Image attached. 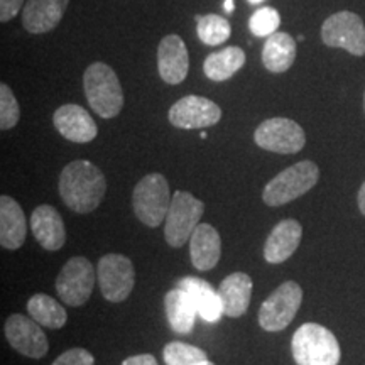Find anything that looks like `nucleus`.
<instances>
[{
	"label": "nucleus",
	"instance_id": "obj_37",
	"mask_svg": "<svg viewBox=\"0 0 365 365\" xmlns=\"http://www.w3.org/2000/svg\"><path fill=\"white\" fill-rule=\"evenodd\" d=\"M195 365H215V364L210 362V360H203V362H198V364H195Z\"/></svg>",
	"mask_w": 365,
	"mask_h": 365
},
{
	"label": "nucleus",
	"instance_id": "obj_26",
	"mask_svg": "<svg viewBox=\"0 0 365 365\" xmlns=\"http://www.w3.org/2000/svg\"><path fill=\"white\" fill-rule=\"evenodd\" d=\"M27 313L31 314V318H34L41 327L53 328H63L66 325V309L61 307V303H58L56 299H53L48 294H34L31 296L27 301Z\"/></svg>",
	"mask_w": 365,
	"mask_h": 365
},
{
	"label": "nucleus",
	"instance_id": "obj_9",
	"mask_svg": "<svg viewBox=\"0 0 365 365\" xmlns=\"http://www.w3.org/2000/svg\"><path fill=\"white\" fill-rule=\"evenodd\" d=\"M97 279L103 298L122 303L134 289L135 271L129 257L122 254H107L98 261Z\"/></svg>",
	"mask_w": 365,
	"mask_h": 365
},
{
	"label": "nucleus",
	"instance_id": "obj_11",
	"mask_svg": "<svg viewBox=\"0 0 365 365\" xmlns=\"http://www.w3.org/2000/svg\"><path fill=\"white\" fill-rule=\"evenodd\" d=\"M97 272L86 257H73L63 266L56 279V293L68 307L85 304L93 291Z\"/></svg>",
	"mask_w": 365,
	"mask_h": 365
},
{
	"label": "nucleus",
	"instance_id": "obj_19",
	"mask_svg": "<svg viewBox=\"0 0 365 365\" xmlns=\"http://www.w3.org/2000/svg\"><path fill=\"white\" fill-rule=\"evenodd\" d=\"M190 255L198 271H210L220 261V234L210 223H200L190 239Z\"/></svg>",
	"mask_w": 365,
	"mask_h": 365
},
{
	"label": "nucleus",
	"instance_id": "obj_33",
	"mask_svg": "<svg viewBox=\"0 0 365 365\" xmlns=\"http://www.w3.org/2000/svg\"><path fill=\"white\" fill-rule=\"evenodd\" d=\"M122 365H158V362L150 354H140V355H134V357L125 359L124 362H122Z\"/></svg>",
	"mask_w": 365,
	"mask_h": 365
},
{
	"label": "nucleus",
	"instance_id": "obj_16",
	"mask_svg": "<svg viewBox=\"0 0 365 365\" xmlns=\"http://www.w3.org/2000/svg\"><path fill=\"white\" fill-rule=\"evenodd\" d=\"M70 0H27L22 9V26L31 34H44L61 22Z\"/></svg>",
	"mask_w": 365,
	"mask_h": 365
},
{
	"label": "nucleus",
	"instance_id": "obj_22",
	"mask_svg": "<svg viewBox=\"0 0 365 365\" xmlns=\"http://www.w3.org/2000/svg\"><path fill=\"white\" fill-rule=\"evenodd\" d=\"M223 313L230 318H240L247 312L252 298V279L245 272L228 274L218 286Z\"/></svg>",
	"mask_w": 365,
	"mask_h": 365
},
{
	"label": "nucleus",
	"instance_id": "obj_15",
	"mask_svg": "<svg viewBox=\"0 0 365 365\" xmlns=\"http://www.w3.org/2000/svg\"><path fill=\"white\" fill-rule=\"evenodd\" d=\"M53 124L65 139L76 144L91 143L98 134V127L90 113L75 103L59 107L53 115Z\"/></svg>",
	"mask_w": 365,
	"mask_h": 365
},
{
	"label": "nucleus",
	"instance_id": "obj_1",
	"mask_svg": "<svg viewBox=\"0 0 365 365\" xmlns=\"http://www.w3.org/2000/svg\"><path fill=\"white\" fill-rule=\"evenodd\" d=\"M107 181L93 163L78 159L66 164L59 176V196L76 213H91L102 203Z\"/></svg>",
	"mask_w": 365,
	"mask_h": 365
},
{
	"label": "nucleus",
	"instance_id": "obj_8",
	"mask_svg": "<svg viewBox=\"0 0 365 365\" xmlns=\"http://www.w3.org/2000/svg\"><path fill=\"white\" fill-rule=\"evenodd\" d=\"M322 39L328 48H340L354 56L365 54V26L355 12L331 14L322 26Z\"/></svg>",
	"mask_w": 365,
	"mask_h": 365
},
{
	"label": "nucleus",
	"instance_id": "obj_5",
	"mask_svg": "<svg viewBox=\"0 0 365 365\" xmlns=\"http://www.w3.org/2000/svg\"><path fill=\"white\" fill-rule=\"evenodd\" d=\"M173 196L170 195L168 180L159 173H150L135 185L132 195L135 217L144 225L156 228L166 222Z\"/></svg>",
	"mask_w": 365,
	"mask_h": 365
},
{
	"label": "nucleus",
	"instance_id": "obj_30",
	"mask_svg": "<svg viewBox=\"0 0 365 365\" xmlns=\"http://www.w3.org/2000/svg\"><path fill=\"white\" fill-rule=\"evenodd\" d=\"M21 118V108L16 95L7 83H0V129L9 130L17 125Z\"/></svg>",
	"mask_w": 365,
	"mask_h": 365
},
{
	"label": "nucleus",
	"instance_id": "obj_7",
	"mask_svg": "<svg viewBox=\"0 0 365 365\" xmlns=\"http://www.w3.org/2000/svg\"><path fill=\"white\" fill-rule=\"evenodd\" d=\"M301 303H303V289L298 282H282L259 309V325L266 331H282L291 325Z\"/></svg>",
	"mask_w": 365,
	"mask_h": 365
},
{
	"label": "nucleus",
	"instance_id": "obj_3",
	"mask_svg": "<svg viewBox=\"0 0 365 365\" xmlns=\"http://www.w3.org/2000/svg\"><path fill=\"white\" fill-rule=\"evenodd\" d=\"M294 362L298 365H339L341 350L336 336L318 323H304L291 341Z\"/></svg>",
	"mask_w": 365,
	"mask_h": 365
},
{
	"label": "nucleus",
	"instance_id": "obj_2",
	"mask_svg": "<svg viewBox=\"0 0 365 365\" xmlns=\"http://www.w3.org/2000/svg\"><path fill=\"white\" fill-rule=\"evenodd\" d=\"M85 97L91 110L102 118H113L124 107V90L115 71L102 61L91 63L83 73Z\"/></svg>",
	"mask_w": 365,
	"mask_h": 365
},
{
	"label": "nucleus",
	"instance_id": "obj_36",
	"mask_svg": "<svg viewBox=\"0 0 365 365\" xmlns=\"http://www.w3.org/2000/svg\"><path fill=\"white\" fill-rule=\"evenodd\" d=\"M249 4H252V6H257V4H262L264 0H247Z\"/></svg>",
	"mask_w": 365,
	"mask_h": 365
},
{
	"label": "nucleus",
	"instance_id": "obj_21",
	"mask_svg": "<svg viewBox=\"0 0 365 365\" xmlns=\"http://www.w3.org/2000/svg\"><path fill=\"white\" fill-rule=\"evenodd\" d=\"M178 286L185 289L193 299L196 309H198V317H202L205 322L217 323L220 322L223 313V304L218 294V289H215L208 281L202 279V277H182L178 281Z\"/></svg>",
	"mask_w": 365,
	"mask_h": 365
},
{
	"label": "nucleus",
	"instance_id": "obj_31",
	"mask_svg": "<svg viewBox=\"0 0 365 365\" xmlns=\"http://www.w3.org/2000/svg\"><path fill=\"white\" fill-rule=\"evenodd\" d=\"M51 365H95V359L85 349H70L61 354Z\"/></svg>",
	"mask_w": 365,
	"mask_h": 365
},
{
	"label": "nucleus",
	"instance_id": "obj_38",
	"mask_svg": "<svg viewBox=\"0 0 365 365\" xmlns=\"http://www.w3.org/2000/svg\"><path fill=\"white\" fill-rule=\"evenodd\" d=\"M364 112H365V93H364Z\"/></svg>",
	"mask_w": 365,
	"mask_h": 365
},
{
	"label": "nucleus",
	"instance_id": "obj_13",
	"mask_svg": "<svg viewBox=\"0 0 365 365\" xmlns=\"http://www.w3.org/2000/svg\"><path fill=\"white\" fill-rule=\"evenodd\" d=\"M6 336L14 350L29 359H43L49 350L43 328L34 318L24 314H11L6 322Z\"/></svg>",
	"mask_w": 365,
	"mask_h": 365
},
{
	"label": "nucleus",
	"instance_id": "obj_34",
	"mask_svg": "<svg viewBox=\"0 0 365 365\" xmlns=\"http://www.w3.org/2000/svg\"><path fill=\"white\" fill-rule=\"evenodd\" d=\"M357 203H359L360 212H362L364 215H365V181H364V185L360 186V190H359V195H357Z\"/></svg>",
	"mask_w": 365,
	"mask_h": 365
},
{
	"label": "nucleus",
	"instance_id": "obj_25",
	"mask_svg": "<svg viewBox=\"0 0 365 365\" xmlns=\"http://www.w3.org/2000/svg\"><path fill=\"white\" fill-rule=\"evenodd\" d=\"M245 53L239 46H228L222 51L212 53L203 63V71L208 80L227 81L245 65Z\"/></svg>",
	"mask_w": 365,
	"mask_h": 365
},
{
	"label": "nucleus",
	"instance_id": "obj_28",
	"mask_svg": "<svg viewBox=\"0 0 365 365\" xmlns=\"http://www.w3.org/2000/svg\"><path fill=\"white\" fill-rule=\"evenodd\" d=\"M163 355L166 365H195L208 360V355L202 349L182 341H170L164 346Z\"/></svg>",
	"mask_w": 365,
	"mask_h": 365
},
{
	"label": "nucleus",
	"instance_id": "obj_12",
	"mask_svg": "<svg viewBox=\"0 0 365 365\" xmlns=\"http://www.w3.org/2000/svg\"><path fill=\"white\" fill-rule=\"evenodd\" d=\"M171 125L178 129H207L218 124L222 118V110L215 102L200 95L182 97L170 108L168 113Z\"/></svg>",
	"mask_w": 365,
	"mask_h": 365
},
{
	"label": "nucleus",
	"instance_id": "obj_29",
	"mask_svg": "<svg viewBox=\"0 0 365 365\" xmlns=\"http://www.w3.org/2000/svg\"><path fill=\"white\" fill-rule=\"evenodd\" d=\"M281 26V16L274 7H261L257 9L249 19L250 33L257 38H269V36L277 33V27Z\"/></svg>",
	"mask_w": 365,
	"mask_h": 365
},
{
	"label": "nucleus",
	"instance_id": "obj_6",
	"mask_svg": "<svg viewBox=\"0 0 365 365\" xmlns=\"http://www.w3.org/2000/svg\"><path fill=\"white\" fill-rule=\"evenodd\" d=\"M205 212V203L195 198L188 191H176L173 195L170 212L164 223V239L170 247L180 249L200 225V218Z\"/></svg>",
	"mask_w": 365,
	"mask_h": 365
},
{
	"label": "nucleus",
	"instance_id": "obj_20",
	"mask_svg": "<svg viewBox=\"0 0 365 365\" xmlns=\"http://www.w3.org/2000/svg\"><path fill=\"white\" fill-rule=\"evenodd\" d=\"M27 220L21 205L12 196H0V244L4 249L16 250L26 242Z\"/></svg>",
	"mask_w": 365,
	"mask_h": 365
},
{
	"label": "nucleus",
	"instance_id": "obj_32",
	"mask_svg": "<svg viewBox=\"0 0 365 365\" xmlns=\"http://www.w3.org/2000/svg\"><path fill=\"white\" fill-rule=\"evenodd\" d=\"M24 6V0H0V22L12 21L17 14L21 12V9Z\"/></svg>",
	"mask_w": 365,
	"mask_h": 365
},
{
	"label": "nucleus",
	"instance_id": "obj_14",
	"mask_svg": "<svg viewBox=\"0 0 365 365\" xmlns=\"http://www.w3.org/2000/svg\"><path fill=\"white\" fill-rule=\"evenodd\" d=\"M190 70V54L185 41L178 34L161 39L158 48V71L168 85H180Z\"/></svg>",
	"mask_w": 365,
	"mask_h": 365
},
{
	"label": "nucleus",
	"instance_id": "obj_17",
	"mask_svg": "<svg viewBox=\"0 0 365 365\" xmlns=\"http://www.w3.org/2000/svg\"><path fill=\"white\" fill-rule=\"evenodd\" d=\"M31 230L34 239L46 250H59L66 242V230L59 212L51 205H39L31 215Z\"/></svg>",
	"mask_w": 365,
	"mask_h": 365
},
{
	"label": "nucleus",
	"instance_id": "obj_18",
	"mask_svg": "<svg viewBox=\"0 0 365 365\" xmlns=\"http://www.w3.org/2000/svg\"><path fill=\"white\" fill-rule=\"evenodd\" d=\"M303 227L299 222L287 218L277 223L269 234L264 245V259L269 264H281L287 261L299 247Z\"/></svg>",
	"mask_w": 365,
	"mask_h": 365
},
{
	"label": "nucleus",
	"instance_id": "obj_23",
	"mask_svg": "<svg viewBox=\"0 0 365 365\" xmlns=\"http://www.w3.org/2000/svg\"><path fill=\"white\" fill-rule=\"evenodd\" d=\"M164 308H166V317L168 322L173 330L180 335H188L193 330L196 314V309L193 299L190 298V294L185 289H181L180 286L175 289L168 291L164 296Z\"/></svg>",
	"mask_w": 365,
	"mask_h": 365
},
{
	"label": "nucleus",
	"instance_id": "obj_24",
	"mask_svg": "<svg viewBox=\"0 0 365 365\" xmlns=\"http://www.w3.org/2000/svg\"><path fill=\"white\" fill-rule=\"evenodd\" d=\"M296 59V41L287 33L271 34L264 43L262 63L271 73H284L293 66Z\"/></svg>",
	"mask_w": 365,
	"mask_h": 365
},
{
	"label": "nucleus",
	"instance_id": "obj_35",
	"mask_svg": "<svg viewBox=\"0 0 365 365\" xmlns=\"http://www.w3.org/2000/svg\"><path fill=\"white\" fill-rule=\"evenodd\" d=\"M223 9H225L227 14H232L235 11V4L234 0H223Z\"/></svg>",
	"mask_w": 365,
	"mask_h": 365
},
{
	"label": "nucleus",
	"instance_id": "obj_10",
	"mask_svg": "<svg viewBox=\"0 0 365 365\" xmlns=\"http://www.w3.org/2000/svg\"><path fill=\"white\" fill-rule=\"evenodd\" d=\"M254 140L259 148L277 154H296L307 144L303 127L298 122L284 117L264 120L254 132Z\"/></svg>",
	"mask_w": 365,
	"mask_h": 365
},
{
	"label": "nucleus",
	"instance_id": "obj_4",
	"mask_svg": "<svg viewBox=\"0 0 365 365\" xmlns=\"http://www.w3.org/2000/svg\"><path fill=\"white\" fill-rule=\"evenodd\" d=\"M319 170L313 161H299L281 171L267 182L262 191L264 203L269 207H282L308 193L318 182Z\"/></svg>",
	"mask_w": 365,
	"mask_h": 365
},
{
	"label": "nucleus",
	"instance_id": "obj_27",
	"mask_svg": "<svg viewBox=\"0 0 365 365\" xmlns=\"http://www.w3.org/2000/svg\"><path fill=\"white\" fill-rule=\"evenodd\" d=\"M196 33L203 44L218 46L230 38L232 26L225 17L217 16V14H207V16L196 17Z\"/></svg>",
	"mask_w": 365,
	"mask_h": 365
}]
</instances>
